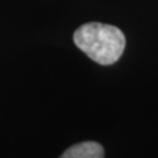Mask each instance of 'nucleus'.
Wrapping results in <instances>:
<instances>
[{"label":"nucleus","mask_w":158,"mask_h":158,"mask_svg":"<svg viewBox=\"0 0 158 158\" xmlns=\"http://www.w3.org/2000/svg\"><path fill=\"white\" fill-rule=\"evenodd\" d=\"M74 42L99 65H112L125 49V36L120 29L103 23H87L74 33Z\"/></svg>","instance_id":"obj_1"},{"label":"nucleus","mask_w":158,"mask_h":158,"mask_svg":"<svg viewBox=\"0 0 158 158\" xmlns=\"http://www.w3.org/2000/svg\"><path fill=\"white\" fill-rule=\"evenodd\" d=\"M59 158H104V149L98 142L86 141L70 146Z\"/></svg>","instance_id":"obj_2"}]
</instances>
